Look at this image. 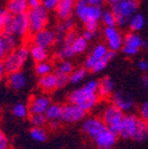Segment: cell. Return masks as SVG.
I'll return each mask as SVG.
<instances>
[{
  "instance_id": "680465c9",
  "label": "cell",
  "mask_w": 148,
  "mask_h": 149,
  "mask_svg": "<svg viewBox=\"0 0 148 149\" xmlns=\"http://www.w3.org/2000/svg\"><path fill=\"white\" fill-rule=\"evenodd\" d=\"M121 1L123 0H108V2L110 3L111 5H115V4H118V3H120Z\"/></svg>"
},
{
  "instance_id": "ee69618b",
  "label": "cell",
  "mask_w": 148,
  "mask_h": 149,
  "mask_svg": "<svg viewBox=\"0 0 148 149\" xmlns=\"http://www.w3.org/2000/svg\"><path fill=\"white\" fill-rule=\"evenodd\" d=\"M139 113H140V117H141V120L145 121V122L148 123V100L144 102L140 106Z\"/></svg>"
},
{
  "instance_id": "7c38bea8",
  "label": "cell",
  "mask_w": 148,
  "mask_h": 149,
  "mask_svg": "<svg viewBox=\"0 0 148 149\" xmlns=\"http://www.w3.org/2000/svg\"><path fill=\"white\" fill-rule=\"evenodd\" d=\"M124 117V113L113 104L106 106L102 112V120L108 127L114 124L120 123Z\"/></svg>"
},
{
  "instance_id": "f546056e",
  "label": "cell",
  "mask_w": 148,
  "mask_h": 149,
  "mask_svg": "<svg viewBox=\"0 0 148 149\" xmlns=\"http://www.w3.org/2000/svg\"><path fill=\"white\" fill-rule=\"evenodd\" d=\"M88 48V42L84 38L82 35H78L75 42L72 44V49L74 51L75 55H79L82 54L87 50Z\"/></svg>"
},
{
  "instance_id": "60d3db41",
  "label": "cell",
  "mask_w": 148,
  "mask_h": 149,
  "mask_svg": "<svg viewBox=\"0 0 148 149\" xmlns=\"http://www.w3.org/2000/svg\"><path fill=\"white\" fill-rule=\"evenodd\" d=\"M59 2L60 0H43L42 5L48 12H51V10H56Z\"/></svg>"
},
{
  "instance_id": "d4e9b609",
  "label": "cell",
  "mask_w": 148,
  "mask_h": 149,
  "mask_svg": "<svg viewBox=\"0 0 148 149\" xmlns=\"http://www.w3.org/2000/svg\"><path fill=\"white\" fill-rule=\"evenodd\" d=\"M147 139H148V123L140 119L138 127L136 130V133H135L134 137H133V140H135L136 142L142 143V142H145Z\"/></svg>"
},
{
  "instance_id": "74e56055",
  "label": "cell",
  "mask_w": 148,
  "mask_h": 149,
  "mask_svg": "<svg viewBox=\"0 0 148 149\" xmlns=\"http://www.w3.org/2000/svg\"><path fill=\"white\" fill-rule=\"evenodd\" d=\"M56 70L62 72V74H67V76H70L75 70H74V65H73V63L71 62L70 60H61L60 63L58 64L57 70Z\"/></svg>"
},
{
  "instance_id": "ffe728a7",
  "label": "cell",
  "mask_w": 148,
  "mask_h": 149,
  "mask_svg": "<svg viewBox=\"0 0 148 149\" xmlns=\"http://www.w3.org/2000/svg\"><path fill=\"white\" fill-rule=\"evenodd\" d=\"M75 4H76V0H60L56 8V13L59 19L64 21L66 19L71 18L73 10L75 9Z\"/></svg>"
},
{
  "instance_id": "91938a15",
  "label": "cell",
  "mask_w": 148,
  "mask_h": 149,
  "mask_svg": "<svg viewBox=\"0 0 148 149\" xmlns=\"http://www.w3.org/2000/svg\"><path fill=\"white\" fill-rule=\"evenodd\" d=\"M143 48L146 50V51H148V38H146V40L143 42Z\"/></svg>"
},
{
  "instance_id": "44dd1931",
  "label": "cell",
  "mask_w": 148,
  "mask_h": 149,
  "mask_svg": "<svg viewBox=\"0 0 148 149\" xmlns=\"http://www.w3.org/2000/svg\"><path fill=\"white\" fill-rule=\"evenodd\" d=\"M37 84H38L39 88L45 92H52L58 88L57 80H56V76L54 72L44 76V77H39Z\"/></svg>"
},
{
  "instance_id": "5b68a950",
  "label": "cell",
  "mask_w": 148,
  "mask_h": 149,
  "mask_svg": "<svg viewBox=\"0 0 148 149\" xmlns=\"http://www.w3.org/2000/svg\"><path fill=\"white\" fill-rule=\"evenodd\" d=\"M4 31L12 33L17 37H23L29 32V20L28 15H19V16H12L8 23L5 26Z\"/></svg>"
},
{
  "instance_id": "52a82bcc",
  "label": "cell",
  "mask_w": 148,
  "mask_h": 149,
  "mask_svg": "<svg viewBox=\"0 0 148 149\" xmlns=\"http://www.w3.org/2000/svg\"><path fill=\"white\" fill-rule=\"evenodd\" d=\"M107 128L108 126L105 124L102 118H98V117H88L82 123V132L87 137L93 140Z\"/></svg>"
},
{
  "instance_id": "c3c4849f",
  "label": "cell",
  "mask_w": 148,
  "mask_h": 149,
  "mask_svg": "<svg viewBox=\"0 0 148 149\" xmlns=\"http://www.w3.org/2000/svg\"><path fill=\"white\" fill-rule=\"evenodd\" d=\"M108 130L111 132V133H113L115 136H117V137H120L121 135V130H122V126H121V122L120 123H117V124H114V125H111L108 127Z\"/></svg>"
},
{
  "instance_id": "db71d44e",
  "label": "cell",
  "mask_w": 148,
  "mask_h": 149,
  "mask_svg": "<svg viewBox=\"0 0 148 149\" xmlns=\"http://www.w3.org/2000/svg\"><path fill=\"white\" fill-rule=\"evenodd\" d=\"M86 2L90 6H101L103 3V0H86Z\"/></svg>"
},
{
  "instance_id": "836d02e7",
  "label": "cell",
  "mask_w": 148,
  "mask_h": 149,
  "mask_svg": "<svg viewBox=\"0 0 148 149\" xmlns=\"http://www.w3.org/2000/svg\"><path fill=\"white\" fill-rule=\"evenodd\" d=\"M35 72H36V74H38L39 77H44V76H47V74H52L51 63L48 62V61L36 63V65H35Z\"/></svg>"
},
{
  "instance_id": "ac0fdd59",
  "label": "cell",
  "mask_w": 148,
  "mask_h": 149,
  "mask_svg": "<svg viewBox=\"0 0 148 149\" xmlns=\"http://www.w3.org/2000/svg\"><path fill=\"white\" fill-rule=\"evenodd\" d=\"M115 88V82L110 77H104L98 81L97 95L101 98H107L112 96Z\"/></svg>"
},
{
  "instance_id": "bcb514c9",
  "label": "cell",
  "mask_w": 148,
  "mask_h": 149,
  "mask_svg": "<svg viewBox=\"0 0 148 149\" xmlns=\"http://www.w3.org/2000/svg\"><path fill=\"white\" fill-rule=\"evenodd\" d=\"M9 148V141L5 134L0 130V149H8Z\"/></svg>"
},
{
  "instance_id": "603a6c76",
  "label": "cell",
  "mask_w": 148,
  "mask_h": 149,
  "mask_svg": "<svg viewBox=\"0 0 148 149\" xmlns=\"http://www.w3.org/2000/svg\"><path fill=\"white\" fill-rule=\"evenodd\" d=\"M30 50V57L35 61L36 63L39 62H45L48 59V50L44 49L42 47L36 46V45H32L29 48Z\"/></svg>"
},
{
  "instance_id": "9a60e30c",
  "label": "cell",
  "mask_w": 148,
  "mask_h": 149,
  "mask_svg": "<svg viewBox=\"0 0 148 149\" xmlns=\"http://www.w3.org/2000/svg\"><path fill=\"white\" fill-rule=\"evenodd\" d=\"M109 49L108 47L104 44H98L94 47V49L92 50L88 57L85 59V62H84V68L87 70H92V68H94V65L96 64V62L98 60H101L102 58H104L106 54L108 53Z\"/></svg>"
},
{
  "instance_id": "5bb4252c",
  "label": "cell",
  "mask_w": 148,
  "mask_h": 149,
  "mask_svg": "<svg viewBox=\"0 0 148 149\" xmlns=\"http://www.w3.org/2000/svg\"><path fill=\"white\" fill-rule=\"evenodd\" d=\"M55 31L49 28H45L39 32L33 34V45H36L48 50L55 44Z\"/></svg>"
},
{
  "instance_id": "4316f807",
  "label": "cell",
  "mask_w": 148,
  "mask_h": 149,
  "mask_svg": "<svg viewBox=\"0 0 148 149\" xmlns=\"http://www.w3.org/2000/svg\"><path fill=\"white\" fill-rule=\"evenodd\" d=\"M146 25V19L144 15L137 13L132 19H131L130 23H128V27L133 32H138V31L142 30Z\"/></svg>"
},
{
  "instance_id": "8992f818",
  "label": "cell",
  "mask_w": 148,
  "mask_h": 149,
  "mask_svg": "<svg viewBox=\"0 0 148 149\" xmlns=\"http://www.w3.org/2000/svg\"><path fill=\"white\" fill-rule=\"evenodd\" d=\"M86 113L84 110L80 107L67 102L62 105V113H61L60 121L65 123H77L79 121H82L86 116Z\"/></svg>"
},
{
  "instance_id": "816d5d0a",
  "label": "cell",
  "mask_w": 148,
  "mask_h": 149,
  "mask_svg": "<svg viewBox=\"0 0 148 149\" xmlns=\"http://www.w3.org/2000/svg\"><path fill=\"white\" fill-rule=\"evenodd\" d=\"M95 35H96V32H92V31H88V30H85L83 32V34H82V36L85 38L87 42H89V40H93L95 37Z\"/></svg>"
},
{
  "instance_id": "cb8c5ba5",
  "label": "cell",
  "mask_w": 148,
  "mask_h": 149,
  "mask_svg": "<svg viewBox=\"0 0 148 149\" xmlns=\"http://www.w3.org/2000/svg\"><path fill=\"white\" fill-rule=\"evenodd\" d=\"M0 36L2 38L3 42H4V46L6 48L7 52H13L18 48V37L15 36L12 33H8L6 31H2L0 32Z\"/></svg>"
},
{
  "instance_id": "f6af8a7d",
  "label": "cell",
  "mask_w": 148,
  "mask_h": 149,
  "mask_svg": "<svg viewBox=\"0 0 148 149\" xmlns=\"http://www.w3.org/2000/svg\"><path fill=\"white\" fill-rule=\"evenodd\" d=\"M84 26H85V30L96 32L97 29H98V22L90 20V21H87L86 23H84Z\"/></svg>"
},
{
  "instance_id": "b9f144b4",
  "label": "cell",
  "mask_w": 148,
  "mask_h": 149,
  "mask_svg": "<svg viewBox=\"0 0 148 149\" xmlns=\"http://www.w3.org/2000/svg\"><path fill=\"white\" fill-rule=\"evenodd\" d=\"M84 89H86L89 92L92 93H97V89H98V81L97 80H90L85 83V85L83 86Z\"/></svg>"
},
{
  "instance_id": "e0dca14e",
  "label": "cell",
  "mask_w": 148,
  "mask_h": 149,
  "mask_svg": "<svg viewBox=\"0 0 148 149\" xmlns=\"http://www.w3.org/2000/svg\"><path fill=\"white\" fill-rule=\"evenodd\" d=\"M7 84L8 86L15 91H20L26 86L27 84V77L23 72H16L9 74L7 77Z\"/></svg>"
},
{
  "instance_id": "484cf974",
  "label": "cell",
  "mask_w": 148,
  "mask_h": 149,
  "mask_svg": "<svg viewBox=\"0 0 148 149\" xmlns=\"http://www.w3.org/2000/svg\"><path fill=\"white\" fill-rule=\"evenodd\" d=\"M12 113L18 119H26L30 116V112H29L28 105H26L24 102H17V104H15L12 108Z\"/></svg>"
},
{
  "instance_id": "6f0895ef",
  "label": "cell",
  "mask_w": 148,
  "mask_h": 149,
  "mask_svg": "<svg viewBox=\"0 0 148 149\" xmlns=\"http://www.w3.org/2000/svg\"><path fill=\"white\" fill-rule=\"evenodd\" d=\"M5 74H6V72H5L4 66H3V62L0 60V81L3 79V77H4Z\"/></svg>"
},
{
  "instance_id": "f5cc1de1",
  "label": "cell",
  "mask_w": 148,
  "mask_h": 149,
  "mask_svg": "<svg viewBox=\"0 0 148 149\" xmlns=\"http://www.w3.org/2000/svg\"><path fill=\"white\" fill-rule=\"evenodd\" d=\"M43 0H28L29 8H35V7L42 6Z\"/></svg>"
},
{
  "instance_id": "4dcf8cb0",
  "label": "cell",
  "mask_w": 148,
  "mask_h": 149,
  "mask_svg": "<svg viewBox=\"0 0 148 149\" xmlns=\"http://www.w3.org/2000/svg\"><path fill=\"white\" fill-rule=\"evenodd\" d=\"M87 74V70L85 68H79L75 70L72 74H70V83L71 84H79L85 79Z\"/></svg>"
},
{
  "instance_id": "9c48e42d",
  "label": "cell",
  "mask_w": 148,
  "mask_h": 149,
  "mask_svg": "<svg viewBox=\"0 0 148 149\" xmlns=\"http://www.w3.org/2000/svg\"><path fill=\"white\" fill-rule=\"evenodd\" d=\"M111 102L114 106L126 114L135 108V100L132 94L123 90L115 91L111 96Z\"/></svg>"
},
{
  "instance_id": "be15d7a7",
  "label": "cell",
  "mask_w": 148,
  "mask_h": 149,
  "mask_svg": "<svg viewBox=\"0 0 148 149\" xmlns=\"http://www.w3.org/2000/svg\"><path fill=\"white\" fill-rule=\"evenodd\" d=\"M103 1H105V0H103Z\"/></svg>"
},
{
  "instance_id": "f907efd6",
  "label": "cell",
  "mask_w": 148,
  "mask_h": 149,
  "mask_svg": "<svg viewBox=\"0 0 148 149\" xmlns=\"http://www.w3.org/2000/svg\"><path fill=\"white\" fill-rule=\"evenodd\" d=\"M137 66L141 72H147L148 70V61L145 59H141V60L138 61L137 63Z\"/></svg>"
},
{
  "instance_id": "9f6ffc18",
  "label": "cell",
  "mask_w": 148,
  "mask_h": 149,
  "mask_svg": "<svg viewBox=\"0 0 148 149\" xmlns=\"http://www.w3.org/2000/svg\"><path fill=\"white\" fill-rule=\"evenodd\" d=\"M142 84H143V87L145 88V90L148 92V72L145 74L142 78Z\"/></svg>"
},
{
  "instance_id": "6125c7cd",
  "label": "cell",
  "mask_w": 148,
  "mask_h": 149,
  "mask_svg": "<svg viewBox=\"0 0 148 149\" xmlns=\"http://www.w3.org/2000/svg\"><path fill=\"white\" fill-rule=\"evenodd\" d=\"M136 1L137 2H139V1H142V0H136Z\"/></svg>"
},
{
  "instance_id": "d590c367",
  "label": "cell",
  "mask_w": 148,
  "mask_h": 149,
  "mask_svg": "<svg viewBox=\"0 0 148 149\" xmlns=\"http://www.w3.org/2000/svg\"><path fill=\"white\" fill-rule=\"evenodd\" d=\"M101 20L103 21L106 27H116L115 17H114L113 13L111 10H104Z\"/></svg>"
},
{
  "instance_id": "ab89813d",
  "label": "cell",
  "mask_w": 148,
  "mask_h": 149,
  "mask_svg": "<svg viewBox=\"0 0 148 149\" xmlns=\"http://www.w3.org/2000/svg\"><path fill=\"white\" fill-rule=\"evenodd\" d=\"M55 76H56V80H57V86L58 88H63L67 85V83H70V76L64 74L62 72L55 70Z\"/></svg>"
},
{
  "instance_id": "11a10c76",
  "label": "cell",
  "mask_w": 148,
  "mask_h": 149,
  "mask_svg": "<svg viewBox=\"0 0 148 149\" xmlns=\"http://www.w3.org/2000/svg\"><path fill=\"white\" fill-rule=\"evenodd\" d=\"M49 125L52 130H57L59 126H60V121L56 120V121H49Z\"/></svg>"
},
{
  "instance_id": "30bf717a",
  "label": "cell",
  "mask_w": 148,
  "mask_h": 149,
  "mask_svg": "<svg viewBox=\"0 0 148 149\" xmlns=\"http://www.w3.org/2000/svg\"><path fill=\"white\" fill-rule=\"evenodd\" d=\"M52 105V100L49 95L46 94H38L30 98L28 108L30 115L32 114H45L48 108Z\"/></svg>"
},
{
  "instance_id": "f1b7e54d",
  "label": "cell",
  "mask_w": 148,
  "mask_h": 149,
  "mask_svg": "<svg viewBox=\"0 0 148 149\" xmlns=\"http://www.w3.org/2000/svg\"><path fill=\"white\" fill-rule=\"evenodd\" d=\"M115 56H116V52H113V51H111V50H109L104 58H102L101 60L97 61L96 64L94 65V68H92L91 72H94V74L103 72V70L107 68V65L109 64L110 61H112L114 58H115Z\"/></svg>"
},
{
  "instance_id": "f35d334b",
  "label": "cell",
  "mask_w": 148,
  "mask_h": 149,
  "mask_svg": "<svg viewBox=\"0 0 148 149\" xmlns=\"http://www.w3.org/2000/svg\"><path fill=\"white\" fill-rule=\"evenodd\" d=\"M10 18H12V15L9 14L6 8L0 9V32L4 31L5 26L7 25Z\"/></svg>"
},
{
  "instance_id": "83f0119b",
  "label": "cell",
  "mask_w": 148,
  "mask_h": 149,
  "mask_svg": "<svg viewBox=\"0 0 148 149\" xmlns=\"http://www.w3.org/2000/svg\"><path fill=\"white\" fill-rule=\"evenodd\" d=\"M61 113H62V105L59 104H53L48 108V110L45 113V116L47 117L48 121H60Z\"/></svg>"
},
{
  "instance_id": "7bdbcfd3",
  "label": "cell",
  "mask_w": 148,
  "mask_h": 149,
  "mask_svg": "<svg viewBox=\"0 0 148 149\" xmlns=\"http://www.w3.org/2000/svg\"><path fill=\"white\" fill-rule=\"evenodd\" d=\"M77 37H78V34H77L76 31L75 30L68 31V32L65 34L62 46H72V44L75 42V40H76Z\"/></svg>"
},
{
  "instance_id": "6da1fadb",
  "label": "cell",
  "mask_w": 148,
  "mask_h": 149,
  "mask_svg": "<svg viewBox=\"0 0 148 149\" xmlns=\"http://www.w3.org/2000/svg\"><path fill=\"white\" fill-rule=\"evenodd\" d=\"M139 8V2L136 0H123L120 3L112 5L111 12L116 20V26L123 28L130 23L131 19L137 14Z\"/></svg>"
},
{
  "instance_id": "3957f363",
  "label": "cell",
  "mask_w": 148,
  "mask_h": 149,
  "mask_svg": "<svg viewBox=\"0 0 148 149\" xmlns=\"http://www.w3.org/2000/svg\"><path fill=\"white\" fill-rule=\"evenodd\" d=\"M98 95L97 93H92L84 89L83 87L75 89L67 96V100L71 104L80 107L85 112L91 111L98 102Z\"/></svg>"
},
{
  "instance_id": "7dc6e473",
  "label": "cell",
  "mask_w": 148,
  "mask_h": 149,
  "mask_svg": "<svg viewBox=\"0 0 148 149\" xmlns=\"http://www.w3.org/2000/svg\"><path fill=\"white\" fill-rule=\"evenodd\" d=\"M61 24H62L63 28H64V30L66 31V32L74 30L73 28H74V25H75V21H74V19H73L72 17H71V18H68V19H66V20H64V21H63Z\"/></svg>"
},
{
  "instance_id": "277c9868",
  "label": "cell",
  "mask_w": 148,
  "mask_h": 149,
  "mask_svg": "<svg viewBox=\"0 0 148 149\" xmlns=\"http://www.w3.org/2000/svg\"><path fill=\"white\" fill-rule=\"evenodd\" d=\"M29 20V32L35 34L40 30L45 29L49 20L48 10L44 6H38L30 8L27 13Z\"/></svg>"
},
{
  "instance_id": "4fadbf2b",
  "label": "cell",
  "mask_w": 148,
  "mask_h": 149,
  "mask_svg": "<svg viewBox=\"0 0 148 149\" xmlns=\"http://www.w3.org/2000/svg\"><path fill=\"white\" fill-rule=\"evenodd\" d=\"M104 34L106 37L108 49L113 52H117L122 49L123 38L116 27H105Z\"/></svg>"
},
{
  "instance_id": "ba28073f",
  "label": "cell",
  "mask_w": 148,
  "mask_h": 149,
  "mask_svg": "<svg viewBox=\"0 0 148 149\" xmlns=\"http://www.w3.org/2000/svg\"><path fill=\"white\" fill-rule=\"evenodd\" d=\"M143 42L142 37L137 32H128L123 37V46H122V52L126 56H133L137 55L139 50L143 47Z\"/></svg>"
},
{
  "instance_id": "1f68e13d",
  "label": "cell",
  "mask_w": 148,
  "mask_h": 149,
  "mask_svg": "<svg viewBox=\"0 0 148 149\" xmlns=\"http://www.w3.org/2000/svg\"><path fill=\"white\" fill-rule=\"evenodd\" d=\"M30 137L35 142L44 143L47 140V133L44 127H32L30 130Z\"/></svg>"
},
{
  "instance_id": "8d00e7d4",
  "label": "cell",
  "mask_w": 148,
  "mask_h": 149,
  "mask_svg": "<svg viewBox=\"0 0 148 149\" xmlns=\"http://www.w3.org/2000/svg\"><path fill=\"white\" fill-rule=\"evenodd\" d=\"M90 6V5H89ZM103 8L102 6H90L89 7V15H88V21H96L98 22L102 19L103 16Z\"/></svg>"
},
{
  "instance_id": "8fae6325",
  "label": "cell",
  "mask_w": 148,
  "mask_h": 149,
  "mask_svg": "<svg viewBox=\"0 0 148 149\" xmlns=\"http://www.w3.org/2000/svg\"><path fill=\"white\" fill-rule=\"evenodd\" d=\"M139 117L132 113H127L124 114L122 121H121V126H122V130H121L120 137L123 138L124 140L133 139L136 130L139 124Z\"/></svg>"
},
{
  "instance_id": "d6a6232c",
  "label": "cell",
  "mask_w": 148,
  "mask_h": 149,
  "mask_svg": "<svg viewBox=\"0 0 148 149\" xmlns=\"http://www.w3.org/2000/svg\"><path fill=\"white\" fill-rule=\"evenodd\" d=\"M29 120L32 127H44L48 122L45 114H32L29 116Z\"/></svg>"
},
{
  "instance_id": "94428289",
  "label": "cell",
  "mask_w": 148,
  "mask_h": 149,
  "mask_svg": "<svg viewBox=\"0 0 148 149\" xmlns=\"http://www.w3.org/2000/svg\"><path fill=\"white\" fill-rule=\"evenodd\" d=\"M101 149H114V148H101Z\"/></svg>"
},
{
  "instance_id": "2e32d148",
  "label": "cell",
  "mask_w": 148,
  "mask_h": 149,
  "mask_svg": "<svg viewBox=\"0 0 148 149\" xmlns=\"http://www.w3.org/2000/svg\"><path fill=\"white\" fill-rule=\"evenodd\" d=\"M117 136H115L113 133H111L108 128L104 130L102 134L97 136L93 141L98 149L101 148H113L115 144L117 143Z\"/></svg>"
},
{
  "instance_id": "e575fe53",
  "label": "cell",
  "mask_w": 148,
  "mask_h": 149,
  "mask_svg": "<svg viewBox=\"0 0 148 149\" xmlns=\"http://www.w3.org/2000/svg\"><path fill=\"white\" fill-rule=\"evenodd\" d=\"M75 56V53L72 49V46H61L57 52V57L61 60H67Z\"/></svg>"
},
{
  "instance_id": "7402d4cb",
  "label": "cell",
  "mask_w": 148,
  "mask_h": 149,
  "mask_svg": "<svg viewBox=\"0 0 148 149\" xmlns=\"http://www.w3.org/2000/svg\"><path fill=\"white\" fill-rule=\"evenodd\" d=\"M89 5L87 4L86 0H77L75 4V13L76 16L81 20L83 23L88 21V15H89Z\"/></svg>"
},
{
  "instance_id": "d6986e66",
  "label": "cell",
  "mask_w": 148,
  "mask_h": 149,
  "mask_svg": "<svg viewBox=\"0 0 148 149\" xmlns=\"http://www.w3.org/2000/svg\"><path fill=\"white\" fill-rule=\"evenodd\" d=\"M6 9L12 16L27 14L29 10L28 0H8L6 5Z\"/></svg>"
},
{
  "instance_id": "681fc988",
  "label": "cell",
  "mask_w": 148,
  "mask_h": 149,
  "mask_svg": "<svg viewBox=\"0 0 148 149\" xmlns=\"http://www.w3.org/2000/svg\"><path fill=\"white\" fill-rule=\"evenodd\" d=\"M7 54H8V52H7L6 48H5L2 38H1V36H0V60L2 61L3 59L6 57Z\"/></svg>"
},
{
  "instance_id": "7a4b0ae2",
  "label": "cell",
  "mask_w": 148,
  "mask_h": 149,
  "mask_svg": "<svg viewBox=\"0 0 148 149\" xmlns=\"http://www.w3.org/2000/svg\"><path fill=\"white\" fill-rule=\"evenodd\" d=\"M30 57V50L25 45L19 46L15 51L9 52L4 59L2 60L3 66L6 74L20 72L23 65Z\"/></svg>"
}]
</instances>
